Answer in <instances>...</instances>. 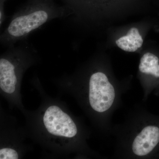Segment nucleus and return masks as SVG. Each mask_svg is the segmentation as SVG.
<instances>
[{"label":"nucleus","mask_w":159,"mask_h":159,"mask_svg":"<svg viewBox=\"0 0 159 159\" xmlns=\"http://www.w3.org/2000/svg\"><path fill=\"white\" fill-rule=\"evenodd\" d=\"M70 15V11L46 3H33L12 16L1 35V42L9 47L22 41L33 31L51 20Z\"/></svg>","instance_id":"1"},{"label":"nucleus","mask_w":159,"mask_h":159,"mask_svg":"<svg viewBox=\"0 0 159 159\" xmlns=\"http://www.w3.org/2000/svg\"><path fill=\"white\" fill-rule=\"evenodd\" d=\"M119 91L101 72L94 73L89 81V100L91 108L100 114L110 113L116 107Z\"/></svg>","instance_id":"2"},{"label":"nucleus","mask_w":159,"mask_h":159,"mask_svg":"<svg viewBox=\"0 0 159 159\" xmlns=\"http://www.w3.org/2000/svg\"><path fill=\"white\" fill-rule=\"evenodd\" d=\"M29 44L23 43L18 46L8 48L0 59V88L7 93L16 89L18 81L17 66Z\"/></svg>","instance_id":"3"},{"label":"nucleus","mask_w":159,"mask_h":159,"mask_svg":"<svg viewBox=\"0 0 159 159\" xmlns=\"http://www.w3.org/2000/svg\"><path fill=\"white\" fill-rule=\"evenodd\" d=\"M132 134L129 144V152L134 157H146L159 144V127L142 122Z\"/></svg>","instance_id":"4"},{"label":"nucleus","mask_w":159,"mask_h":159,"mask_svg":"<svg viewBox=\"0 0 159 159\" xmlns=\"http://www.w3.org/2000/svg\"><path fill=\"white\" fill-rule=\"evenodd\" d=\"M43 119L46 129L51 134L71 138L77 134V126L74 121L57 106L49 107Z\"/></svg>","instance_id":"5"},{"label":"nucleus","mask_w":159,"mask_h":159,"mask_svg":"<svg viewBox=\"0 0 159 159\" xmlns=\"http://www.w3.org/2000/svg\"><path fill=\"white\" fill-rule=\"evenodd\" d=\"M143 43V39L138 29L131 28L127 34L122 36L116 41L117 45L123 51L135 52L141 48Z\"/></svg>","instance_id":"6"},{"label":"nucleus","mask_w":159,"mask_h":159,"mask_svg":"<svg viewBox=\"0 0 159 159\" xmlns=\"http://www.w3.org/2000/svg\"><path fill=\"white\" fill-rule=\"evenodd\" d=\"M139 70L142 74L159 78V59L154 54L147 53L140 60Z\"/></svg>","instance_id":"7"},{"label":"nucleus","mask_w":159,"mask_h":159,"mask_svg":"<svg viewBox=\"0 0 159 159\" xmlns=\"http://www.w3.org/2000/svg\"><path fill=\"white\" fill-rule=\"evenodd\" d=\"M18 154L17 152L11 148H3L0 150V159H17Z\"/></svg>","instance_id":"8"}]
</instances>
